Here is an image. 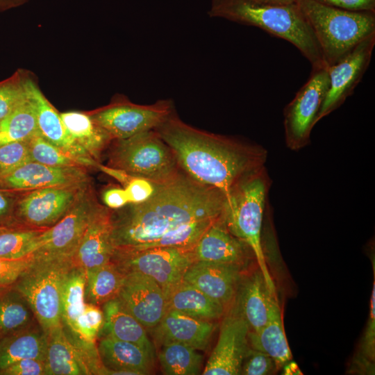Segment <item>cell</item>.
Here are the masks:
<instances>
[{"mask_svg": "<svg viewBox=\"0 0 375 375\" xmlns=\"http://www.w3.org/2000/svg\"><path fill=\"white\" fill-rule=\"evenodd\" d=\"M160 347L158 356L163 374L167 375L201 374L203 358L197 349L176 342L163 343Z\"/></svg>", "mask_w": 375, "mask_h": 375, "instance_id": "836d02e7", "label": "cell"}, {"mask_svg": "<svg viewBox=\"0 0 375 375\" xmlns=\"http://www.w3.org/2000/svg\"><path fill=\"white\" fill-rule=\"evenodd\" d=\"M99 203L90 182L83 188L67 213L42 232L34 253L72 258Z\"/></svg>", "mask_w": 375, "mask_h": 375, "instance_id": "8fae6325", "label": "cell"}, {"mask_svg": "<svg viewBox=\"0 0 375 375\" xmlns=\"http://www.w3.org/2000/svg\"><path fill=\"white\" fill-rule=\"evenodd\" d=\"M111 212V209L98 204L72 256L74 266L86 272L111 260L115 251Z\"/></svg>", "mask_w": 375, "mask_h": 375, "instance_id": "ffe728a7", "label": "cell"}, {"mask_svg": "<svg viewBox=\"0 0 375 375\" xmlns=\"http://www.w3.org/2000/svg\"><path fill=\"white\" fill-rule=\"evenodd\" d=\"M319 2L349 11L375 12V0H316Z\"/></svg>", "mask_w": 375, "mask_h": 375, "instance_id": "7dc6e473", "label": "cell"}, {"mask_svg": "<svg viewBox=\"0 0 375 375\" xmlns=\"http://www.w3.org/2000/svg\"><path fill=\"white\" fill-rule=\"evenodd\" d=\"M257 2L272 4V5H278V6H286L295 3L296 0H253Z\"/></svg>", "mask_w": 375, "mask_h": 375, "instance_id": "f907efd6", "label": "cell"}, {"mask_svg": "<svg viewBox=\"0 0 375 375\" xmlns=\"http://www.w3.org/2000/svg\"><path fill=\"white\" fill-rule=\"evenodd\" d=\"M217 327L213 321L197 319L174 310L167 309L153 329V335L160 345L176 342L197 350H205Z\"/></svg>", "mask_w": 375, "mask_h": 375, "instance_id": "cb8c5ba5", "label": "cell"}, {"mask_svg": "<svg viewBox=\"0 0 375 375\" xmlns=\"http://www.w3.org/2000/svg\"><path fill=\"white\" fill-rule=\"evenodd\" d=\"M91 181L84 167H51L29 161L0 176V190L24 192Z\"/></svg>", "mask_w": 375, "mask_h": 375, "instance_id": "9a60e30c", "label": "cell"}, {"mask_svg": "<svg viewBox=\"0 0 375 375\" xmlns=\"http://www.w3.org/2000/svg\"><path fill=\"white\" fill-rule=\"evenodd\" d=\"M103 322L104 315L100 306L85 303L76 322L75 337L71 340L79 347L95 345Z\"/></svg>", "mask_w": 375, "mask_h": 375, "instance_id": "74e56055", "label": "cell"}, {"mask_svg": "<svg viewBox=\"0 0 375 375\" xmlns=\"http://www.w3.org/2000/svg\"><path fill=\"white\" fill-rule=\"evenodd\" d=\"M107 166L153 182H167L182 171L167 143L155 130L114 139L106 151Z\"/></svg>", "mask_w": 375, "mask_h": 375, "instance_id": "52a82bcc", "label": "cell"}, {"mask_svg": "<svg viewBox=\"0 0 375 375\" xmlns=\"http://www.w3.org/2000/svg\"><path fill=\"white\" fill-rule=\"evenodd\" d=\"M275 361L266 353L249 347L240 369L243 375H269L278 370Z\"/></svg>", "mask_w": 375, "mask_h": 375, "instance_id": "ab89813d", "label": "cell"}, {"mask_svg": "<svg viewBox=\"0 0 375 375\" xmlns=\"http://www.w3.org/2000/svg\"><path fill=\"white\" fill-rule=\"evenodd\" d=\"M102 310L104 322L99 335H110L134 343L155 356V348L145 327L127 310L117 297L103 304Z\"/></svg>", "mask_w": 375, "mask_h": 375, "instance_id": "d4e9b609", "label": "cell"}, {"mask_svg": "<svg viewBox=\"0 0 375 375\" xmlns=\"http://www.w3.org/2000/svg\"><path fill=\"white\" fill-rule=\"evenodd\" d=\"M158 184L144 178L133 176L123 187L128 203H140L147 201L156 192Z\"/></svg>", "mask_w": 375, "mask_h": 375, "instance_id": "7bdbcfd3", "label": "cell"}, {"mask_svg": "<svg viewBox=\"0 0 375 375\" xmlns=\"http://www.w3.org/2000/svg\"><path fill=\"white\" fill-rule=\"evenodd\" d=\"M244 267L235 264L194 261L186 271L183 281L227 308L235 299Z\"/></svg>", "mask_w": 375, "mask_h": 375, "instance_id": "d6986e66", "label": "cell"}, {"mask_svg": "<svg viewBox=\"0 0 375 375\" xmlns=\"http://www.w3.org/2000/svg\"><path fill=\"white\" fill-rule=\"evenodd\" d=\"M26 94L33 106L39 131L49 142L79 160L87 168H96L99 162L91 158L68 135L60 114L31 81L22 82Z\"/></svg>", "mask_w": 375, "mask_h": 375, "instance_id": "44dd1931", "label": "cell"}, {"mask_svg": "<svg viewBox=\"0 0 375 375\" xmlns=\"http://www.w3.org/2000/svg\"><path fill=\"white\" fill-rule=\"evenodd\" d=\"M208 15L261 28L293 44L312 69L326 67L315 34L296 3L278 6L253 0H212Z\"/></svg>", "mask_w": 375, "mask_h": 375, "instance_id": "3957f363", "label": "cell"}, {"mask_svg": "<svg viewBox=\"0 0 375 375\" xmlns=\"http://www.w3.org/2000/svg\"><path fill=\"white\" fill-rule=\"evenodd\" d=\"M167 309L208 321L222 318L226 310L222 303L183 281L167 294Z\"/></svg>", "mask_w": 375, "mask_h": 375, "instance_id": "83f0119b", "label": "cell"}, {"mask_svg": "<svg viewBox=\"0 0 375 375\" xmlns=\"http://www.w3.org/2000/svg\"><path fill=\"white\" fill-rule=\"evenodd\" d=\"M85 303L102 306L118 297L124 275L111 261L85 272Z\"/></svg>", "mask_w": 375, "mask_h": 375, "instance_id": "4dcf8cb0", "label": "cell"}, {"mask_svg": "<svg viewBox=\"0 0 375 375\" xmlns=\"http://www.w3.org/2000/svg\"><path fill=\"white\" fill-rule=\"evenodd\" d=\"M35 258L33 253L20 259L0 258V287L13 285L22 273L30 266Z\"/></svg>", "mask_w": 375, "mask_h": 375, "instance_id": "b9f144b4", "label": "cell"}, {"mask_svg": "<svg viewBox=\"0 0 375 375\" xmlns=\"http://www.w3.org/2000/svg\"><path fill=\"white\" fill-rule=\"evenodd\" d=\"M47 375L104 374L97 348H85L69 339L62 324L47 334Z\"/></svg>", "mask_w": 375, "mask_h": 375, "instance_id": "5bb4252c", "label": "cell"}, {"mask_svg": "<svg viewBox=\"0 0 375 375\" xmlns=\"http://www.w3.org/2000/svg\"><path fill=\"white\" fill-rule=\"evenodd\" d=\"M373 262L374 281L371 294L369 317L360 345L361 358L372 364L375 358V267Z\"/></svg>", "mask_w": 375, "mask_h": 375, "instance_id": "60d3db41", "label": "cell"}, {"mask_svg": "<svg viewBox=\"0 0 375 375\" xmlns=\"http://www.w3.org/2000/svg\"><path fill=\"white\" fill-rule=\"evenodd\" d=\"M249 328L232 312L223 319L218 340L201 373L203 375H238L249 348Z\"/></svg>", "mask_w": 375, "mask_h": 375, "instance_id": "2e32d148", "label": "cell"}, {"mask_svg": "<svg viewBox=\"0 0 375 375\" xmlns=\"http://www.w3.org/2000/svg\"><path fill=\"white\" fill-rule=\"evenodd\" d=\"M35 322L28 303L13 285L0 287V337Z\"/></svg>", "mask_w": 375, "mask_h": 375, "instance_id": "1f68e13d", "label": "cell"}, {"mask_svg": "<svg viewBox=\"0 0 375 375\" xmlns=\"http://www.w3.org/2000/svg\"><path fill=\"white\" fill-rule=\"evenodd\" d=\"M90 182L20 192L15 223L40 228L52 226L67 213L83 188Z\"/></svg>", "mask_w": 375, "mask_h": 375, "instance_id": "7c38bea8", "label": "cell"}, {"mask_svg": "<svg viewBox=\"0 0 375 375\" xmlns=\"http://www.w3.org/2000/svg\"><path fill=\"white\" fill-rule=\"evenodd\" d=\"M40 134L33 104L26 98L0 122V146Z\"/></svg>", "mask_w": 375, "mask_h": 375, "instance_id": "e575fe53", "label": "cell"}, {"mask_svg": "<svg viewBox=\"0 0 375 375\" xmlns=\"http://www.w3.org/2000/svg\"><path fill=\"white\" fill-rule=\"evenodd\" d=\"M270 185L265 167L241 181L226 197L224 219L228 231L250 247L268 287L276 293L261 240Z\"/></svg>", "mask_w": 375, "mask_h": 375, "instance_id": "5b68a950", "label": "cell"}, {"mask_svg": "<svg viewBox=\"0 0 375 375\" xmlns=\"http://www.w3.org/2000/svg\"><path fill=\"white\" fill-rule=\"evenodd\" d=\"M28 142L31 161L51 167H86L79 160L49 142L41 134L33 136Z\"/></svg>", "mask_w": 375, "mask_h": 375, "instance_id": "8d00e7d4", "label": "cell"}, {"mask_svg": "<svg viewBox=\"0 0 375 375\" xmlns=\"http://www.w3.org/2000/svg\"><path fill=\"white\" fill-rule=\"evenodd\" d=\"M28 140L11 142L0 146V176L31 161Z\"/></svg>", "mask_w": 375, "mask_h": 375, "instance_id": "f35d334b", "label": "cell"}, {"mask_svg": "<svg viewBox=\"0 0 375 375\" xmlns=\"http://www.w3.org/2000/svg\"><path fill=\"white\" fill-rule=\"evenodd\" d=\"M0 375H47L45 360L22 359L0 370Z\"/></svg>", "mask_w": 375, "mask_h": 375, "instance_id": "f6af8a7d", "label": "cell"}, {"mask_svg": "<svg viewBox=\"0 0 375 375\" xmlns=\"http://www.w3.org/2000/svg\"><path fill=\"white\" fill-rule=\"evenodd\" d=\"M33 253V261L13 286L26 299L37 322L47 334L62 324V287L74 264L72 257Z\"/></svg>", "mask_w": 375, "mask_h": 375, "instance_id": "8992f818", "label": "cell"}, {"mask_svg": "<svg viewBox=\"0 0 375 375\" xmlns=\"http://www.w3.org/2000/svg\"><path fill=\"white\" fill-rule=\"evenodd\" d=\"M46 229L18 224L0 226V258L20 259L30 256L38 249Z\"/></svg>", "mask_w": 375, "mask_h": 375, "instance_id": "d6a6232c", "label": "cell"}, {"mask_svg": "<svg viewBox=\"0 0 375 375\" xmlns=\"http://www.w3.org/2000/svg\"><path fill=\"white\" fill-rule=\"evenodd\" d=\"M192 249L115 247L111 262L124 274L140 273L154 280L167 296L195 261Z\"/></svg>", "mask_w": 375, "mask_h": 375, "instance_id": "ba28073f", "label": "cell"}, {"mask_svg": "<svg viewBox=\"0 0 375 375\" xmlns=\"http://www.w3.org/2000/svg\"><path fill=\"white\" fill-rule=\"evenodd\" d=\"M192 251L195 261L235 264L244 267L250 258H254L250 247L228 231L224 217L206 230Z\"/></svg>", "mask_w": 375, "mask_h": 375, "instance_id": "7402d4cb", "label": "cell"}, {"mask_svg": "<svg viewBox=\"0 0 375 375\" xmlns=\"http://www.w3.org/2000/svg\"><path fill=\"white\" fill-rule=\"evenodd\" d=\"M72 140L91 158L99 162L112 138L92 119L90 115L77 111L60 114Z\"/></svg>", "mask_w": 375, "mask_h": 375, "instance_id": "4316f807", "label": "cell"}, {"mask_svg": "<svg viewBox=\"0 0 375 375\" xmlns=\"http://www.w3.org/2000/svg\"><path fill=\"white\" fill-rule=\"evenodd\" d=\"M374 45L375 34H372L338 62L326 67L329 86L317 123L339 108L353 92L369 65Z\"/></svg>", "mask_w": 375, "mask_h": 375, "instance_id": "4fadbf2b", "label": "cell"}, {"mask_svg": "<svg viewBox=\"0 0 375 375\" xmlns=\"http://www.w3.org/2000/svg\"><path fill=\"white\" fill-rule=\"evenodd\" d=\"M329 86L326 67L312 69L307 82L285 107L283 125L285 144L290 149L298 151L310 141V134Z\"/></svg>", "mask_w": 375, "mask_h": 375, "instance_id": "9c48e42d", "label": "cell"}, {"mask_svg": "<svg viewBox=\"0 0 375 375\" xmlns=\"http://www.w3.org/2000/svg\"><path fill=\"white\" fill-rule=\"evenodd\" d=\"M19 193L0 190V226L15 224L14 214Z\"/></svg>", "mask_w": 375, "mask_h": 375, "instance_id": "bcb514c9", "label": "cell"}, {"mask_svg": "<svg viewBox=\"0 0 375 375\" xmlns=\"http://www.w3.org/2000/svg\"><path fill=\"white\" fill-rule=\"evenodd\" d=\"M291 361V360H290ZM288 362L285 364L283 367V374L285 375H294V374H302L301 369L299 366L294 362Z\"/></svg>", "mask_w": 375, "mask_h": 375, "instance_id": "681fc988", "label": "cell"}, {"mask_svg": "<svg viewBox=\"0 0 375 375\" xmlns=\"http://www.w3.org/2000/svg\"><path fill=\"white\" fill-rule=\"evenodd\" d=\"M85 271L73 265L66 275L62 287L61 319L65 332L72 340L75 337L76 322L85 304Z\"/></svg>", "mask_w": 375, "mask_h": 375, "instance_id": "f1b7e54d", "label": "cell"}, {"mask_svg": "<svg viewBox=\"0 0 375 375\" xmlns=\"http://www.w3.org/2000/svg\"><path fill=\"white\" fill-rule=\"evenodd\" d=\"M117 298L145 328L157 326L167 310V298L161 287L140 273L124 274Z\"/></svg>", "mask_w": 375, "mask_h": 375, "instance_id": "ac0fdd59", "label": "cell"}, {"mask_svg": "<svg viewBox=\"0 0 375 375\" xmlns=\"http://www.w3.org/2000/svg\"><path fill=\"white\" fill-rule=\"evenodd\" d=\"M226 205L222 191L182 170L174 178L159 183L147 201L112 210L115 248L139 247L183 224L223 217Z\"/></svg>", "mask_w": 375, "mask_h": 375, "instance_id": "6da1fadb", "label": "cell"}, {"mask_svg": "<svg viewBox=\"0 0 375 375\" xmlns=\"http://www.w3.org/2000/svg\"><path fill=\"white\" fill-rule=\"evenodd\" d=\"M155 131L183 172L226 198L241 181L265 167L267 151L262 146L197 128L176 111Z\"/></svg>", "mask_w": 375, "mask_h": 375, "instance_id": "7a4b0ae2", "label": "cell"}, {"mask_svg": "<svg viewBox=\"0 0 375 375\" xmlns=\"http://www.w3.org/2000/svg\"><path fill=\"white\" fill-rule=\"evenodd\" d=\"M47 336L38 322L0 337V370L26 358L45 360Z\"/></svg>", "mask_w": 375, "mask_h": 375, "instance_id": "484cf974", "label": "cell"}, {"mask_svg": "<svg viewBox=\"0 0 375 375\" xmlns=\"http://www.w3.org/2000/svg\"><path fill=\"white\" fill-rule=\"evenodd\" d=\"M248 341L251 348L271 357L278 369L292 360V353L285 333L283 313H278L257 331H249Z\"/></svg>", "mask_w": 375, "mask_h": 375, "instance_id": "f546056e", "label": "cell"}, {"mask_svg": "<svg viewBox=\"0 0 375 375\" xmlns=\"http://www.w3.org/2000/svg\"><path fill=\"white\" fill-rule=\"evenodd\" d=\"M97 338V351L105 374L142 375L152 372L155 356L143 348L110 335Z\"/></svg>", "mask_w": 375, "mask_h": 375, "instance_id": "603a6c76", "label": "cell"}, {"mask_svg": "<svg viewBox=\"0 0 375 375\" xmlns=\"http://www.w3.org/2000/svg\"><path fill=\"white\" fill-rule=\"evenodd\" d=\"M175 112L170 99L139 105L119 100L100 108L90 117L114 139H125L138 133L155 130Z\"/></svg>", "mask_w": 375, "mask_h": 375, "instance_id": "30bf717a", "label": "cell"}, {"mask_svg": "<svg viewBox=\"0 0 375 375\" xmlns=\"http://www.w3.org/2000/svg\"><path fill=\"white\" fill-rule=\"evenodd\" d=\"M318 42L325 65H333L375 34V12L349 11L316 0H296Z\"/></svg>", "mask_w": 375, "mask_h": 375, "instance_id": "277c9868", "label": "cell"}, {"mask_svg": "<svg viewBox=\"0 0 375 375\" xmlns=\"http://www.w3.org/2000/svg\"><path fill=\"white\" fill-rule=\"evenodd\" d=\"M222 217L203 219L183 224L163 234L154 241L133 248L145 249L165 247L192 249L206 230Z\"/></svg>", "mask_w": 375, "mask_h": 375, "instance_id": "d590c367", "label": "cell"}, {"mask_svg": "<svg viewBox=\"0 0 375 375\" xmlns=\"http://www.w3.org/2000/svg\"><path fill=\"white\" fill-rule=\"evenodd\" d=\"M26 98L21 83H8L0 86V122Z\"/></svg>", "mask_w": 375, "mask_h": 375, "instance_id": "ee69618b", "label": "cell"}, {"mask_svg": "<svg viewBox=\"0 0 375 375\" xmlns=\"http://www.w3.org/2000/svg\"><path fill=\"white\" fill-rule=\"evenodd\" d=\"M101 198L104 206L111 210L119 209L128 204L124 188L117 185L106 188Z\"/></svg>", "mask_w": 375, "mask_h": 375, "instance_id": "c3c4849f", "label": "cell"}, {"mask_svg": "<svg viewBox=\"0 0 375 375\" xmlns=\"http://www.w3.org/2000/svg\"><path fill=\"white\" fill-rule=\"evenodd\" d=\"M234 300L233 311L246 321L251 331L260 330L282 312L277 293L269 289L258 267L249 275H242Z\"/></svg>", "mask_w": 375, "mask_h": 375, "instance_id": "e0dca14e", "label": "cell"}]
</instances>
